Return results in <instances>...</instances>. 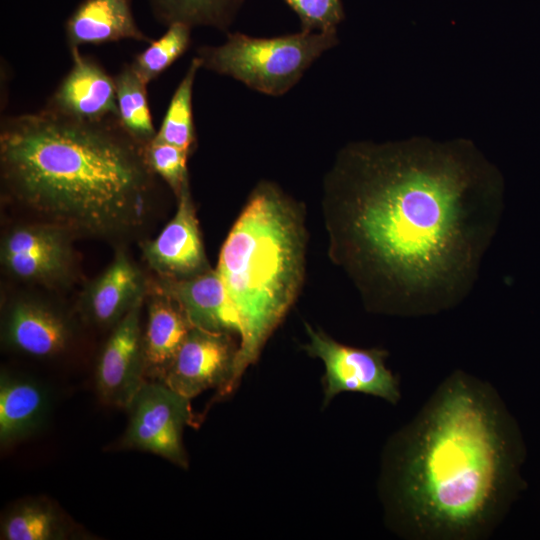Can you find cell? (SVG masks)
<instances>
[{
  "label": "cell",
  "instance_id": "cell-1",
  "mask_svg": "<svg viewBox=\"0 0 540 540\" xmlns=\"http://www.w3.org/2000/svg\"><path fill=\"white\" fill-rule=\"evenodd\" d=\"M503 193L501 173L468 140L351 143L326 181L333 254L374 312L450 310L477 280Z\"/></svg>",
  "mask_w": 540,
  "mask_h": 540
},
{
  "label": "cell",
  "instance_id": "cell-2",
  "mask_svg": "<svg viewBox=\"0 0 540 540\" xmlns=\"http://www.w3.org/2000/svg\"><path fill=\"white\" fill-rule=\"evenodd\" d=\"M523 459L496 388L456 369L384 447L385 522L408 540L489 539L522 488Z\"/></svg>",
  "mask_w": 540,
  "mask_h": 540
},
{
  "label": "cell",
  "instance_id": "cell-3",
  "mask_svg": "<svg viewBox=\"0 0 540 540\" xmlns=\"http://www.w3.org/2000/svg\"><path fill=\"white\" fill-rule=\"evenodd\" d=\"M118 119L87 122L45 109L5 119L1 177L23 206L69 231L112 236L141 224L153 172Z\"/></svg>",
  "mask_w": 540,
  "mask_h": 540
},
{
  "label": "cell",
  "instance_id": "cell-4",
  "mask_svg": "<svg viewBox=\"0 0 540 540\" xmlns=\"http://www.w3.org/2000/svg\"><path fill=\"white\" fill-rule=\"evenodd\" d=\"M298 208L260 183L231 228L216 271L240 323L234 389L292 305L303 278L304 230Z\"/></svg>",
  "mask_w": 540,
  "mask_h": 540
},
{
  "label": "cell",
  "instance_id": "cell-5",
  "mask_svg": "<svg viewBox=\"0 0 540 540\" xmlns=\"http://www.w3.org/2000/svg\"><path fill=\"white\" fill-rule=\"evenodd\" d=\"M336 32H304L255 38L235 32L219 46L199 48L202 67L230 76L270 96L288 92L306 69L337 44Z\"/></svg>",
  "mask_w": 540,
  "mask_h": 540
},
{
  "label": "cell",
  "instance_id": "cell-6",
  "mask_svg": "<svg viewBox=\"0 0 540 540\" xmlns=\"http://www.w3.org/2000/svg\"><path fill=\"white\" fill-rule=\"evenodd\" d=\"M309 343L304 349L325 366L324 403L343 392L381 398L396 405L401 400L400 382L387 368V350L362 349L337 342L306 324Z\"/></svg>",
  "mask_w": 540,
  "mask_h": 540
},
{
  "label": "cell",
  "instance_id": "cell-7",
  "mask_svg": "<svg viewBox=\"0 0 540 540\" xmlns=\"http://www.w3.org/2000/svg\"><path fill=\"white\" fill-rule=\"evenodd\" d=\"M126 409L129 420L123 447L151 452L187 467L182 434L192 417L190 399L160 381L146 380Z\"/></svg>",
  "mask_w": 540,
  "mask_h": 540
},
{
  "label": "cell",
  "instance_id": "cell-8",
  "mask_svg": "<svg viewBox=\"0 0 540 540\" xmlns=\"http://www.w3.org/2000/svg\"><path fill=\"white\" fill-rule=\"evenodd\" d=\"M238 350L230 333L193 327L160 382L190 400L213 388L229 394Z\"/></svg>",
  "mask_w": 540,
  "mask_h": 540
},
{
  "label": "cell",
  "instance_id": "cell-9",
  "mask_svg": "<svg viewBox=\"0 0 540 540\" xmlns=\"http://www.w3.org/2000/svg\"><path fill=\"white\" fill-rule=\"evenodd\" d=\"M69 232L49 222L16 226L2 238L1 264L23 281L59 282L67 277L73 262Z\"/></svg>",
  "mask_w": 540,
  "mask_h": 540
},
{
  "label": "cell",
  "instance_id": "cell-10",
  "mask_svg": "<svg viewBox=\"0 0 540 540\" xmlns=\"http://www.w3.org/2000/svg\"><path fill=\"white\" fill-rule=\"evenodd\" d=\"M136 303L114 326L98 358L95 385L101 400L127 408L146 381L141 310Z\"/></svg>",
  "mask_w": 540,
  "mask_h": 540
},
{
  "label": "cell",
  "instance_id": "cell-11",
  "mask_svg": "<svg viewBox=\"0 0 540 540\" xmlns=\"http://www.w3.org/2000/svg\"><path fill=\"white\" fill-rule=\"evenodd\" d=\"M72 337L70 318L44 301L18 297L4 311L1 338L12 351L38 358L53 357L68 348Z\"/></svg>",
  "mask_w": 540,
  "mask_h": 540
},
{
  "label": "cell",
  "instance_id": "cell-12",
  "mask_svg": "<svg viewBox=\"0 0 540 540\" xmlns=\"http://www.w3.org/2000/svg\"><path fill=\"white\" fill-rule=\"evenodd\" d=\"M177 198L175 216L155 239L142 247L146 261L161 278L185 279L210 269L189 186Z\"/></svg>",
  "mask_w": 540,
  "mask_h": 540
},
{
  "label": "cell",
  "instance_id": "cell-13",
  "mask_svg": "<svg viewBox=\"0 0 540 540\" xmlns=\"http://www.w3.org/2000/svg\"><path fill=\"white\" fill-rule=\"evenodd\" d=\"M72 67L62 80L47 109L87 122L118 119L114 78L95 61L70 48Z\"/></svg>",
  "mask_w": 540,
  "mask_h": 540
},
{
  "label": "cell",
  "instance_id": "cell-14",
  "mask_svg": "<svg viewBox=\"0 0 540 540\" xmlns=\"http://www.w3.org/2000/svg\"><path fill=\"white\" fill-rule=\"evenodd\" d=\"M156 289L179 304L193 327L240 336L239 320L216 270L185 279L160 278Z\"/></svg>",
  "mask_w": 540,
  "mask_h": 540
},
{
  "label": "cell",
  "instance_id": "cell-15",
  "mask_svg": "<svg viewBox=\"0 0 540 540\" xmlns=\"http://www.w3.org/2000/svg\"><path fill=\"white\" fill-rule=\"evenodd\" d=\"M139 267L119 252L107 269L86 288L82 298L85 318L98 326H115L147 292Z\"/></svg>",
  "mask_w": 540,
  "mask_h": 540
},
{
  "label": "cell",
  "instance_id": "cell-16",
  "mask_svg": "<svg viewBox=\"0 0 540 540\" xmlns=\"http://www.w3.org/2000/svg\"><path fill=\"white\" fill-rule=\"evenodd\" d=\"M51 395L46 386L28 375L1 370L0 442L12 445L38 432L51 411Z\"/></svg>",
  "mask_w": 540,
  "mask_h": 540
},
{
  "label": "cell",
  "instance_id": "cell-17",
  "mask_svg": "<svg viewBox=\"0 0 540 540\" xmlns=\"http://www.w3.org/2000/svg\"><path fill=\"white\" fill-rule=\"evenodd\" d=\"M69 47L131 39L152 42L137 26L131 0H84L66 22Z\"/></svg>",
  "mask_w": 540,
  "mask_h": 540
},
{
  "label": "cell",
  "instance_id": "cell-18",
  "mask_svg": "<svg viewBox=\"0 0 540 540\" xmlns=\"http://www.w3.org/2000/svg\"><path fill=\"white\" fill-rule=\"evenodd\" d=\"M143 333L146 377L162 379L193 328L179 304L156 289Z\"/></svg>",
  "mask_w": 540,
  "mask_h": 540
},
{
  "label": "cell",
  "instance_id": "cell-19",
  "mask_svg": "<svg viewBox=\"0 0 540 540\" xmlns=\"http://www.w3.org/2000/svg\"><path fill=\"white\" fill-rule=\"evenodd\" d=\"M70 535L67 520L44 499L15 504L1 521V539L4 540H63Z\"/></svg>",
  "mask_w": 540,
  "mask_h": 540
},
{
  "label": "cell",
  "instance_id": "cell-20",
  "mask_svg": "<svg viewBox=\"0 0 540 540\" xmlns=\"http://www.w3.org/2000/svg\"><path fill=\"white\" fill-rule=\"evenodd\" d=\"M118 121L121 127L137 142L146 145L154 139V128L150 113L146 84L126 65L115 77Z\"/></svg>",
  "mask_w": 540,
  "mask_h": 540
},
{
  "label": "cell",
  "instance_id": "cell-21",
  "mask_svg": "<svg viewBox=\"0 0 540 540\" xmlns=\"http://www.w3.org/2000/svg\"><path fill=\"white\" fill-rule=\"evenodd\" d=\"M201 62L194 57L177 86L163 121L156 132L155 140L179 147L189 154L196 145V132L193 121L192 95L197 71Z\"/></svg>",
  "mask_w": 540,
  "mask_h": 540
},
{
  "label": "cell",
  "instance_id": "cell-22",
  "mask_svg": "<svg viewBox=\"0 0 540 540\" xmlns=\"http://www.w3.org/2000/svg\"><path fill=\"white\" fill-rule=\"evenodd\" d=\"M159 19L170 25L182 22L224 29L240 0H150Z\"/></svg>",
  "mask_w": 540,
  "mask_h": 540
},
{
  "label": "cell",
  "instance_id": "cell-23",
  "mask_svg": "<svg viewBox=\"0 0 540 540\" xmlns=\"http://www.w3.org/2000/svg\"><path fill=\"white\" fill-rule=\"evenodd\" d=\"M191 27L182 22L171 23L167 31L139 53L130 64L146 83L160 76L188 48Z\"/></svg>",
  "mask_w": 540,
  "mask_h": 540
},
{
  "label": "cell",
  "instance_id": "cell-24",
  "mask_svg": "<svg viewBox=\"0 0 540 540\" xmlns=\"http://www.w3.org/2000/svg\"><path fill=\"white\" fill-rule=\"evenodd\" d=\"M144 152L150 169L168 183L176 196L189 186L187 151L153 139L145 145Z\"/></svg>",
  "mask_w": 540,
  "mask_h": 540
},
{
  "label": "cell",
  "instance_id": "cell-25",
  "mask_svg": "<svg viewBox=\"0 0 540 540\" xmlns=\"http://www.w3.org/2000/svg\"><path fill=\"white\" fill-rule=\"evenodd\" d=\"M285 1L298 15L304 32H336L344 18L341 0Z\"/></svg>",
  "mask_w": 540,
  "mask_h": 540
}]
</instances>
